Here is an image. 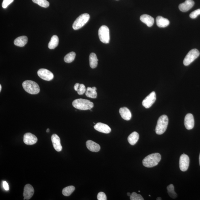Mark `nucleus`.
<instances>
[{
	"mask_svg": "<svg viewBox=\"0 0 200 200\" xmlns=\"http://www.w3.org/2000/svg\"><path fill=\"white\" fill-rule=\"evenodd\" d=\"M160 154L157 153L151 154L143 159L142 163L144 166L147 168H152L158 165L161 160Z\"/></svg>",
	"mask_w": 200,
	"mask_h": 200,
	"instance_id": "nucleus-1",
	"label": "nucleus"
},
{
	"mask_svg": "<svg viewBox=\"0 0 200 200\" xmlns=\"http://www.w3.org/2000/svg\"><path fill=\"white\" fill-rule=\"evenodd\" d=\"M72 105L75 108L81 110H90L94 107L93 102L89 100L83 99L75 100Z\"/></svg>",
	"mask_w": 200,
	"mask_h": 200,
	"instance_id": "nucleus-2",
	"label": "nucleus"
},
{
	"mask_svg": "<svg viewBox=\"0 0 200 200\" xmlns=\"http://www.w3.org/2000/svg\"><path fill=\"white\" fill-rule=\"evenodd\" d=\"M23 88L25 91L32 95H36L39 93V86L35 82L30 80L25 81L22 84Z\"/></svg>",
	"mask_w": 200,
	"mask_h": 200,
	"instance_id": "nucleus-3",
	"label": "nucleus"
},
{
	"mask_svg": "<svg viewBox=\"0 0 200 200\" xmlns=\"http://www.w3.org/2000/svg\"><path fill=\"white\" fill-rule=\"evenodd\" d=\"M168 122V118L166 115H162L159 117L156 127V134L160 135L164 133L167 129Z\"/></svg>",
	"mask_w": 200,
	"mask_h": 200,
	"instance_id": "nucleus-4",
	"label": "nucleus"
},
{
	"mask_svg": "<svg viewBox=\"0 0 200 200\" xmlns=\"http://www.w3.org/2000/svg\"><path fill=\"white\" fill-rule=\"evenodd\" d=\"M89 19V15L88 13H84L80 15L76 19L73 24V28L75 30L80 29L88 22Z\"/></svg>",
	"mask_w": 200,
	"mask_h": 200,
	"instance_id": "nucleus-5",
	"label": "nucleus"
},
{
	"mask_svg": "<svg viewBox=\"0 0 200 200\" xmlns=\"http://www.w3.org/2000/svg\"><path fill=\"white\" fill-rule=\"evenodd\" d=\"M99 38L101 41L104 43H108L110 40L109 30L107 27L103 25L100 28L98 31Z\"/></svg>",
	"mask_w": 200,
	"mask_h": 200,
	"instance_id": "nucleus-6",
	"label": "nucleus"
},
{
	"mask_svg": "<svg viewBox=\"0 0 200 200\" xmlns=\"http://www.w3.org/2000/svg\"><path fill=\"white\" fill-rule=\"evenodd\" d=\"M200 52L198 49H194L191 50L184 58L183 61L184 64L186 66H188L198 58Z\"/></svg>",
	"mask_w": 200,
	"mask_h": 200,
	"instance_id": "nucleus-7",
	"label": "nucleus"
},
{
	"mask_svg": "<svg viewBox=\"0 0 200 200\" xmlns=\"http://www.w3.org/2000/svg\"><path fill=\"white\" fill-rule=\"evenodd\" d=\"M156 100V95L155 92L153 91L143 100L142 102V105L146 108H149L154 103Z\"/></svg>",
	"mask_w": 200,
	"mask_h": 200,
	"instance_id": "nucleus-8",
	"label": "nucleus"
},
{
	"mask_svg": "<svg viewBox=\"0 0 200 200\" xmlns=\"http://www.w3.org/2000/svg\"><path fill=\"white\" fill-rule=\"evenodd\" d=\"M189 158L187 155L183 154L180 156V168L183 172H185L189 168Z\"/></svg>",
	"mask_w": 200,
	"mask_h": 200,
	"instance_id": "nucleus-9",
	"label": "nucleus"
},
{
	"mask_svg": "<svg viewBox=\"0 0 200 200\" xmlns=\"http://www.w3.org/2000/svg\"><path fill=\"white\" fill-rule=\"evenodd\" d=\"M38 75L42 79L47 81L52 80L54 78L53 73L45 69H40L38 71Z\"/></svg>",
	"mask_w": 200,
	"mask_h": 200,
	"instance_id": "nucleus-10",
	"label": "nucleus"
},
{
	"mask_svg": "<svg viewBox=\"0 0 200 200\" xmlns=\"http://www.w3.org/2000/svg\"><path fill=\"white\" fill-rule=\"evenodd\" d=\"M184 126L186 129L190 130L194 127L195 121L193 115L191 113H188L186 115L184 120Z\"/></svg>",
	"mask_w": 200,
	"mask_h": 200,
	"instance_id": "nucleus-11",
	"label": "nucleus"
},
{
	"mask_svg": "<svg viewBox=\"0 0 200 200\" xmlns=\"http://www.w3.org/2000/svg\"><path fill=\"white\" fill-rule=\"evenodd\" d=\"M37 141V137L30 133H27L24 134V143L26 145H34V144L36 143Z\"/></svg>",
	"mask_w": 200,
	"mask_h": 200,
	"instance_id": "nucleus-12",
	"label": "nucleus"
},
{
	"mask_svg": "<svg viewBox=\"0 0 200 200\" xmlns=\"http://www.w3.org/2000/svg\"><path fill=\"white\" fill-rule=\"evenodd\" d=\"M94 128L98 131L104 134H109L111 131V128L107 125L101 122L96 124Z\"/></svg>",
	"mask_w": 200,
	"mask_h": 200,
	"instance_id": "nucleus-13",
	"label": "nucleus"
},
{
	"mask_svg": "<svg viewBox=\"0 0 200 200\" xmlns=\"http://www.w3.org/2000/svg\"><path fill=\"white\" fill-rule=\"evenodd\" d=\"M194 4L195 2L193 0H186L184 2L180 4L179 8L182 12H186L191 9Z\"/></svg>",
	"mask_w": 200,
	"mask_h": 200,
	"instance_id": "nucleus-14",
	"label": "nucleus"
},
{
	"mask_svg": "<svg viewBox=\"0 0 200 200\" xmlns=\"http://www.w3.org/2000/svg\"><path fill=\"white\" fill-rule=\"evenodd\" d=\"M51 140L54 148L56 151L60 152L62 150V147L61 143L60 138L57 134H54L51 136Z\"/></svg>",
	"mask_w": 200,
	"mask_h": 200,
	"instance_id": "nucleus-15",
	"label": "nucleus"
},
{
	"mask_svg": "<svg viewBox=\"0 0 200 200\" xmlns=\"http://www.w3.org/2000/svg\"><path fill=\"white\" fill-rule=\"evenodd\" d=\"M34 190L33 187L30 184H27L25 186L24 192V200H29L34 195Z\"/></svg>",
	"mask_w": 200,
	"mask_h": 200,
	"instance_id": "nucleus-16",
	"label": "nucleus"
},
{
	"mask_svg": "<svg viewBox=\"0 0 200 200\" xmlns=\"http://www.w3.org/2000/svg\"><path fill=\"white\" fill-rule=\"evenodd\" d=\"M120 116L124 120H129L131 118L132 114L130 111L126 107H121L120 109Z\"/></svg>",
	"mask_w": 200,
	"mask_h": 200,
	"instance_id": "nucleus-17",
	"label": "nucleus"
},
{
	"mask_svg": "<svg viewBox=\"0 0 200 200\" xmlns=\"http://www.w3.org/2000/svg\"><path fill=\"white\" fill-rule=\"evenodd\" d=\"M86 145L87 148L90 151L98 152L101 149V147L98 144L91 140H88L86 142Z\"/></svg>",
	"mask_w": 200,
	"mask_h": 200,
	"instance_id": "nucleus-18",
	"label": "nucleus"
},
{
	"mask_svg": "<svg viewBox=\"0 0 200 200\" xmlns=\"http://www.w3.org/2000/svg\"><path fill=\"white\" fill-rule=\"evenodd\" d=\"M140 20L149 27L152 26L154 23V19L153 17L148 15H142L140 17Z\"/></svg>",
	"mask_w": 200,
	"mask_h": 200,
	"instance_id": "nucleus-19",
	"label": "nucleus"
},
{
	"mask_svg": "<svg viewBox=\"0 0 200 200\" xmlns=\"http://www.w3.org/2000/svg\"><path fill=\"white\" fill-rule=\"evenodd\" d=\"M157 26L159 28H165L170 24V21L168 19L161 16H158L156 19Z\"/></svg>",
	"mask_w": 200,
	"mask_h": 200,
	"instance_id": "nucleus-20",
	"label": "nucleus"
},
{
	"mask_svg": "<svg viewBox=\"0 0 200 200\" xmlns=\"http://www.w3.org/2000/svg\"><path fill=\"white\" fill-rule=\"evenodd\" d=\"M28 41V37L26 36H21L17 38L14 40L15 45L18 47H23L26 45Z\"/></svg>",
	"mask_w": 200,
	"mask_h": 200,
	"instance_id": "nucleus-21",
	"label": "nucleus"
},
{
	"mask_svg": "<svg viewBox=\"0 0 200 200\" xmlns=\"http://www.w3.org/2000/svg\"><path fill=\"white\" fill-rule=\"evenodd\" d=\"M139 139V134L137 132H134L131 134L128 138V141L131 145H134Z\"/></svg>",
	"mask_w": 200,
	"mask_h": 200,
	"instance_id": "nucleus-22",
	"label": "nucleus"
},
{
	"mask_svg": "<svg viewBox=\"0 0 200 200\" xmlns=\"http://www.w3.org/2000/svg\"><path fill=\"white\" fill-rule=\"evenodd\" d=\"M97 90V88L95 87H88L85 92L86 96L91 98H96L97 97V92L96 91Z\"/></svg>",
	"mask_w": 200,
	"mask_h": 200,
	"instance_id": "nucleus-23",
	"label": "nucleus"
},
{
	"mask_svg": "<svg viewBox=\"0 0 200 200\" xmlns=\"http://www.w3.org/2000/svg\"><path fill=\"white\" fill-rule=\"evenodd\" d=\"M89 60L90 67L92 69L96 68L97 66L98 61V60L97 55L95 53H90Z\"/></svg>",
	"mask_w": 200,
	"mask_h": 200,
	"instance_id": "nucleus-24",
	"label": "nucleus"
},
{
	"mask_svg": "<svg viewBox=\"0 0 200 200\" xmlns=\"http://www.w3.org/2000/svg\"><path fill=\"white\" fill-rule=\"evenodd\" d=\"M59 38L57 35L52 36L48 44L49 48L51 49H55L58 45Z\"/></svg>",
	"mask_w": 200,
	"mask_h": 200,
	"instance_id": "nucleus-25",
	"label": "nucleus"
},
{
	"mask_svg": "<svg viewBox=\"0 0 200 200\" xmlns=\"http://www.w3.org/2000/svg\"><path fill=\"white\" fill-rule=\"evenodd\" d=\"M167 189L168 190L167 192L171 198L175 199L177 197V195L174 191V187L173 184H171L167 186Z\"/></svg>",
	"mask_w": 200,
	"mask_h": 200,
	"instance_id": "nucleus-26",
	"label": "nucleus"
},
{
	"mask_svg": "<svg viewBox=\"0 0 200 200\" xmlns=\"http://www.w3.org/2000/svg\"><path fill=\"white\" fill-rule=\"evenodd\" d=\"M75 190V187L73 186H67L65 188L62 190V194L65 196H70L72 194Z\"/></svg>",
	"mask_w": 200,
	"mask_h": 200,
	"instance_id": "nucleus-27",
	"label": "nucleus"
},
{
	"mask_svg": "<svg viewBox=\"0 0 200 200\" xmlns=\"http://www.w3.org/2000/svg\"><path fill=\"white\" fill-rule=\"evenodd\" d=\"M76 57V53L74 52H71L65 56L64 61L65 62L70 63L74 60Z\"/></svg>",
	"mask_w": 200,
	"mask_h": 200,
	"instance_id": "nucleus-28",
	"label": "nucleus"
},
{
	"mask_svg": "<svg viewBox=\"0 0 200 200\" xmlns=\"http://www.w3.org/2000/svg\"><path fill=\"white\" fill-rule=\"evenodd\" d=\"M34 3L42 7L47 8L49 7V3L47 0H32Z\"/></svg>",
	"mask_w": 200,
	"mask_h": 200,
	"instance_id": "nucleus-29",
	"label": "nucleus"
},
{
	"mask_svg": "<svg viewBox=\"0 0 200 200\" xmlns=\"http://www.w3.org/2000/svg\"><path fill=\"white\" fill-rule=\"evenodd\" d=\"M130 200H143L144 199L142 196L135 193L133 192L130 196Z\"/></svg>",
	"mask_w": 200,
	"mask_h": 200,
	"instance_id": "nucleus-30",
	"label": "nucleus"
},
{
	"mask_svg": "<svg viewBox=\"0 0 200 200\" xmlns=\"http://www.w3.org/2000/svg\"><path fill=\"white\" fill-rule=\"evenodd\" d=\"M78 93L79 95H83L84 93H85L86 92V89L85 86L84 84H80V87L77 90Z\"/></svg>",
	"mask_w": 200,
	"mask_h": 200,
	"instance_id": "nucleus-31",
	"label": "nucleus"
},
{
	"mask_svg": "<svg viewBox=\"0 0 200 200\" xmlns=\"http://www.w3.org/2000/svg\"><path fill=\"white\" fill-rule=\"evenodd\" d=\"M200 15V9H197L190 13V18L192 19H195L197 18L198 15Z\"/></svg>",
	"mask_w": 200,
	"mask_h": 200,
	"instance_id": "nucleus-32",
	"label": "nucleus"
},
{
	"mask_svg": "<svg viewBox=\"0 0 200 200\" xmlns=\"http://www.w3.org/2000/svg\"><path fill=\"white\" fill-rule=\"evenodd\" d=\"M14 1V0H3L2 3V7L3 8H6L8 6L11 4Z\"/></svg>",
	"mask_w": 200,
	"mask_h": 200,
	"instance_id": "nucleus-33",
	"label": "nucleus"
},
{
	"mask_svg": "<svg viewBox=\"0 0 200 200\" xmlns=\"http://www.w3.org/2000/svg\"><path fill=\"white\" fill-rule=\"evenodd\" d=\"M97 199L98 200H107V196L104 192H100L98 194Z\"/></svg>",
	"mask_w": 200,
	"mask_h": 200,
	"instance_id": "nucleus-34",
	"label": "nucleus"
},
{
	"mask_svg": "<svg viewBox=\"0 0 200 200\" xmlns=\"http://www.w3.org/2000/svg\"><path fill=\"white\" fill-rule=\"evenodd\" d=\"M3 186L4 189L6 190H7V191L9 190V186L8 184H7V183L6 181H4L3 182Z\"/></svg>",
	"mask_w": 200,
	"mask_h": 200,
	"instance_id": "nucleus-35",
	"label": "nucleus"
},
{
	"mask_svg": "<svg viewBox=\"0 0 200 200\" xmlns=\"http://www.w3.org/2000/svg\"><path fill=\"white\" fill-rule=\"evenodd\" d=\"M80 84L79 83H76L75 84V85L74 86V89L75 90H76V91H77V90H78L79 88L80 87Z\"/></svg>",
	"mask_w": 200,
	"mask_h": 200,
	"instance_id": "nucleus-36",
	"label": "nucleus"
},
{
	"mask_svg": "<svg viewBox=\"0 0 200 200\" xmlns=\"http://www.w3.org/2000/svg\"><path fill=\"white\" fill-rule=\"evenodd\" d=\"M157 200H161V198L160 197H158L157 198Z\"/></svg>",
	"mask_w": 200,
	"mask_h": 200,
	"instance_id": "nucleus-37",
	"label": "nucleus"
},
{
	"mask_svg": "<svg viewBox=\"0 0 200 200\" xmlns=\"http://www.w3.org/2000/svg\"><path fill=\"white\" fill-rule=\"evenodd\" d=\"M131 195V194L129 193V192H128V193H127V195L128 196H129V197H130H130Z\"/></svg>",
	"mask_w": 200,
	"mask_h": 200,
	"instance_id": "nucleus-38",
	"label": "nucleus"
},
{
	"mask_svg": "<svg viewBox=\"0 0 200 200\" xmlns=\"http://www.w3.org/2000/svg\"><path fill=\"white\" fill-rule=\"evenodd\" d=\"M2 90V85L0 84V92H1Z\"/></svg>",
	"mask_w": 200,
	"mask_h": 200,
	"instance_id": "nucleus-39",
	"label": "nucleus"
},
{
	"mask_svg": "<svg viewBox=\"0 0 200 200\" xmlns=\"http://www.w3.org/2000/svg\"><path fill=\"white\" fill-rule=\"evenodd\" d=\"M49 132V129H48L47 130V132Z\"/></svg>",
	"mask_w": 200,
	"mask_h": 200,
	"instance_id": "nucleus-40",
	"label": "nucleus"
},
{
	"mask_svg": "<svg viewBox=\"0 0 200 200\" xmlns=\"http://www.w3.org/2000/svg\"><path fill=\"white\" fill-rule=\"evenodd\" d=\"M199 165L200 166V153L199 157Z\"/></svg>",
	"mask_w": 200,
	"mask_h": 200,
	"instance_id": "nucleus-41",
	"label": "nucleus"
},
{
	"mask_svg": "<svg viewBox=\"0 0 200 200\" xmlns=\"http://www.w3.org/2000/svg\"><path fill=\"white\" fill-rule=\"evenodd\" d=\"M149 197H151V196L150 195H149Z\"/></svg>",
	"mask_w": 200,
	"mask_h": 200,
	"instance_id": "nucleus-42",
	"label": "nucleus"
}]
</instances>
